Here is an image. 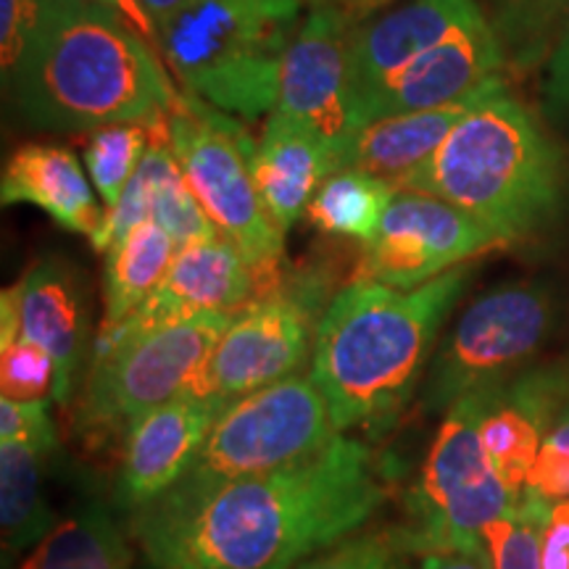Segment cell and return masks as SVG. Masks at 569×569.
Returning a JSON list of instances; mask_svg holds the SVG:
<instances>
[{"mask_svg":"<svg viewBox=\"0 0 569 569\" xmlns=\"http://www.w3.org/2000/svg\"><path fill=\"white\" fill-rule=\"evenodd\" d=\"M390 496L375 448L338 436L298 465L213 486L177 482L134 511L153 569H293L367 522Z\"/></svg>","mask_w":569,"mask_h":569,"instance_id":"cell-1","label":"cell"},{"mask_svg":"<svg viewBox=\"0 0 569 569\" xmlns=\"http://www.w3.org/2000/svg\"><path fill=\"white\" fill-rule=\"evenodd\" d=\"M467 282V264L415 290L353 280L327 303L317 325L309 377L340 432L353 427L386 430L396 422Z\"/></svg>","mask_w":569,"mask_h":569,"instance_id":"cell-2","label":"cell"},{"mask_svg":"<svg viewBox=\"0 0 569 569\" xmlns=\"http://www.w3.org/2000/svg\"><path fill=\"white\" fill-rule=\"evenodd\" d=\"M6 90L27 122L51 132L148 122L180 98L161 53L92 0H53Z\"/></svg>","mask_w":569,"mask_h":569,"instance_id":"cell-3","label":"cell"},{"mask_svg":"<svg viewBox=\"0 0 569 569\" xmlns=\"http://www.w3.org/2000/svg\"><path fill=\"white\" fill-rule=\"evenodd\" d=\"M393 184L465 209L509 243L553 217L561 163L532 113L501 88L475 103L443 146Z\"/></svg>","mask_w":569,"mask_h":569,"instance_id":"cell-4","label":"cell"},{"mask_svg":"<svg viewBox=\"0 0 569 569\" xmlns=\"http://www.w3.org/2000/svg\"><path fill=\"white\" fill-rule=\"evenodd\" d=\"M309 0H188L159 30L182 92L238 119L269 117Z\"/></svg>","mask_w":569,"mask_h":569,"instance_id":"cell-5","label":"cell"},{"mask_svg":"<svg viewBox=\"0 0 569 569\" xmlns=\"http://www.w3.org/2000/svg\"><path fill=\"white\" fill-rule=\"evenodd\" d=\"M167 134L206 217L253 267L261 284L259 298L274 293L282 284L284 232L256 188L251 167L256 146L238 117L180 92L167 111Z\"/></svg>","mask_w":569,"mask_h":569,"instance_id":"cell-6","label":"cell"},{"mask_svg":"<svg viewBox=\"0 0 569 569\" xmlns=\"http://www.w3.org/2000/svg\"><path fill=\"white\" fill-rule=\"evenodd\" d=\"M238 315H201L98 338L77 425L90 438L130 430L148 411L190 393L217 340Z\"/></svg>","mask_w":569,"mask_h":569,"instance_id":"cell-7","label":"cell"},{"mask_svg":"<svg viewBox=\"0 0 569 569\" xmlns=\"http://www.w3.org/2000/svg\"><path fill=\"white\" fill-rule=\"evenodd\" d=\"M493 393L496 388L475 390L446 411L419 486L411 493V530L403 538L407 549L427 553L482 546V530L515 503L480 438V422Z\"/></svg>","mask_w":569,"mask_h":569,"instance_id":"cell-8","label":"cell"},{"mask_svg":"<svg viewBox=\"0 0 569 569\" xmlns=\"http://www.w3.org/2000/svg\"><path fill=\"white\" fill-rule=\"evenodd\" d=\"M343 432L311 377L293 375L227 403L180 482L213 486L298 465Z\"/></svg>","mask_w":569,"mask_h":569,"instance_id":"cell-9","label":"cell"},{"mask_svg":"<svg viewBox=\"0 0 569 569\" xmlns=\"http://www.w3.org/2000/svg\"><path fill=\"white\" fill-rule=\"evenodd\" d=\"M551 322V296L540 284L509 282L482 293L432 353L422 409L448 411L475 390L503 386L543 346Z\"/></svg>","mask_w":569,"mask_h":569,"instance_id":"cell-10","label":"cell"},{"mask_svg":"<svg viewBox=\"0 0 569 569\" xmlns=\"http://www.w3.org/2000/svg\"><path fill=\"white\" fill-rule=\"evenodd\" d=\"M317 301L319 296L284 290L282 282L248 303L217 340L190 396L232 403L293 377L315 343Z\"/></svg>","mask_w":569,"mask_h":569,"instance_id":"cell-11","label":"cell"},{"mask_svg":"<svg viewBox=\"0 0 569 569\" xmlns=\"http://www.w3.org/2000/svg\"><path fill=\"white\" fill-rule=\"evenodd\" d=\"M498 246H507V240L465 209L425 193L398 190L380 230L365 243L356 280L415 290Z\"/></svg>","mask_w":569,"mask_h":569,"instance_id":"cell-12","label":"cell"},{"mask_svg":"<svg viewBox=\"0 0 569 569\" xmlns=\"http://www.w3.org/2000/svg\"><path fill=\"white\" fill-rule=\"evenodd\" d=\"M501 67V38L482 13L461 30L448 34L436 48L425 51L396 77H390L365 103L356 106L351 113V132L382 117L472 101L482 92L503 84L498 77Z\"/></svg>","mask_w":569,"mask_h":569,"instance_id":"cell-13","label":"cell"},{"mask_svg":"<svg viewBox=\"0 0 569 569\" xmlns=\"http://www.w3.org/2000/svg\"><path fill=\"white\" fill-rule=\"evenodd\" d=\"M351 13L343 6H309L284 56L277 113L319 134L332 151L351 134L348 40Z\"/></svg>","mask_w":569,"mask_h":569,"instance_id":"cell-14","label":"cell"},{"mask_svg":"<svg viewBox=\"0 0 569 569\" xmlns=\"http://www.w3.org/2000/svg\"><path fill=\"white\" fill-rule=\"evenodd\" d=\"M259 296L261 284L253 267L230 240L219 234L182 246L153 296L127 322L98 338L184 322L201 315H240Z\"/></svg>","mask_w":569,"mask_h":569,"instance_id":"cell-15","label":"cell"},{"mask_svg":"<svg viewBox=\"0 0 569 569\" xmlns=\"http://www.w3.org/2000/svg\"><path fill=\"white\" fill-rule=\"evenodd\" d=\"M482 17L478 0H403L348 40V109L365 103L425 51Z\"/></svg>","mask_w":569,"mask_h":569,"instance_id":"cell-16","label":"cell"},{"mask_svg":"<svg viewBox=\"0 0 569 569\" xmlns=\"http://www.w3.org/2000/svg\"><path fill=\"white\" fill-rule=\"evenodd\" d=\"M227 403L184 393L127 430L117 501L142 509L184 478Z\"/></svg>","mask_w":569,"mask_h":569,"instance_id":"cell-17","label":"cell"},{"mask_svg":"<svg viewBox=\"0 0 569 569\" xmlns=\"http://www.w3.org/2000/svg\"><path fill=\"white\" fill-rule=\"evenodd\" d=\"M19 284L21 338L46 348L56 361L53 401L67 407L84 348V303L77 274L63 259L48 256Z\"/></svg>","mask_w":569,"mask_h":569,"instance_id":"cell-18","label":"cell"},{"mask_svg":"<svg viewBox=\"0 0 569 569\" xmlns=\"http://www.w3.org/2000/svg\"><path fill=\"white\" fill-rule=\"evenodd\" d=\"M3 206L32 203L46 211L63 230L92 240L106 222V209L96 201L90 174L69 148L61 146H21L6 161L0 177Z\"/></svg>","mask_w":569,"mask_h":569,"instance_id":"cell-19","label":"cell"},{"mask_svg":"<svg viewBox=\"0 0 569 569\" xmlns=\"http://www.w3.org/2000/svg\"><path fill=\"white\" fill-rule=\"evenodd\" d=\"M251 167L267 211L288 232L309 209L319 184L336 172V151L319 134L272 111Z\"/></svg>","mask_w":569,"mask_h":569,"instance_id":"cell-20","label":"cell"},{"mask_svg":"<svg viewBox=\"0 0 569 569\" xmlns=\"http://www.w3.org/2000/svg\"><path fill=\"white\" fill-rule=\"evenodd\" d=\"M501 88L503 84H498V88L482 92L472 101L443 106V109L396 113V117H382L356 127L343 140V146L338 148L336 172L338 169H361V172L386 177L390 182L401 180V177L422 167L443 146L453 124L475 103Z\"/></svg>","mask_w":569,"mask_h":569,"instance_id":"cell-21","label":"cell"},{"mask_svg":"<svg viewBox=\"0 0 569 569\" xmlns=\"http://www.w3.org/2000/svg\"><path fill=\"white\" fill-rule=\"evenodd\" d=\"M177 251L180 248L172 234L153 219L134 227L130 234H124L106 251V317L101 332H111L113 327L127 322L153 296L163 274L172 267Z\"/></svg>","mask_w":569,"mask_h":569,"instance_id":"cell-22","label":"cell"},{"mask_svg":"<svg viewBox=\"0 0 569 569\" xmlns=\"http://www.w3.org/2000/svg\"><path fill=\"white\" fill-rule=\"evenodd\" d=\"M48 453L51 448L30 440L0 443V528L6 559L34 549L59 525L42 496V459Z\"/></svg>","mask_w":569,"mask_h":569,"instance_id":"cell-23","label":"cell"},{"mask_svg":"<svg viewBox=\"0 0 569 569\" xmlns=\"http://www.w3.org/2000/svg\"><path fill=\"white\" fill-rule=\"evenodd\" d=\"M396 196L398 188L386 177L361 169H338L319 184L303 217L319 232L369 243Z\"/></svg>","mask_w":569,"mask_h":569,"instance_id":"cell-24","label":"cell"},{"mask_svg":"<svg viewBox=\"0 0 569 569\" xmlns=\"http://www.w3.org/2000/svg\"><path fill=\"white\" fill-rule=\"evenodd\" d=\"M19 569H134V565L109 511L92 503L56 525Z\"/></svg>","mask_w":569,"mask_h":569,"instance_id":"cell-25","label":"cell"},{"mask_svg":"<svg viewBox=\"0 0 569 569\" xmlns=\"http://www.w3.org/2000/svg\"><path fill=\"white\" fill-rule=\"evenodd\" d=\"M546 436L543 425L509 396L507 386H498L480 422V438L490 465L515 498L528 486Z\"/></svg>","mask_w":569,"mask_h":569,"instance_id":"cell-26","label":"cell"},{"mask_svg":"<svg viewBox=\"0 0 569 569\" xmlns=\"http://www.w3.org/2000/svg\"><path fill=\"white\" fill-rule=\"evenodd\" d=\"M148 122L109 124L90 132L88 146H84V169H88L92 188L101 196L106 211L117 206L146 159L148 146H151V124Z\"/></svg>","mask_w":569,"mask_h":569,"instance_id":"cell-27","label":"cell"},{"mask_svg":"<svg viewBox=\"0 0 569 569\" xmlns=\"http://www.w3.org/2000/svg\"><path fill=\"white\" fill-rule=\"evenodd\" d=\"M551 509L525 488L507 515L482 530L490 569H543V530Z\"/></svg>","mask_w":569,"mask_h":569,"instance_id":"cell-28","label":"cell"},{"mask_svg":"<svg viewBox=\"0 0 569 569\" xmlns=\"http://www.w3.org/2000/svg\"><path fill=\"white\" fill-rule=\"evenodd\" d=\"M56 361L46 348L27 338L0 348V390L11 401H46L53 396Z\"/></svg>","mask_w":569,"mask_h":569,"instance_id":"cell-29","label":"cell"},{"mask_svg":"<svg viewBox=\"0 0 569 569\" xmlns=\"http://www.w3.org/2000/svg\"><path fill=\"white\" fill-rule=\"evenodd\" d=\"M51 6L53 0H0V71L6 88L40 38Z\"/></svg>","mask_w":569,"mask_h":569,"instance_id":"cell-30","label":"cell"},{"mask_svg":"<svg viewBox=\"0 0 569 569\" xmlns=\"http://www.w3.org/2000/svg\"><path fill=\"white\" fill-rule=\"evenodd\" d=\"M569 21V0H507L503 30L515 42H522L525 53L540 51L543 40L561 32Z\"/></svg>","mask_w":569,"mask_h":569,"instance_id":"cell-31","label":"cell"},{"mask_svg":"<svg viewBox=\"0 0 569 569\" xmlns=\"http://www.w3.org/2000/svg\"><path fill=\"white\" fill-rule=\"evenodd\" d=\"M30 440V443L51 448L56 446V425L48 401H0V443Z\"/></svg>","mask_w":569,"mask_h":569,"instance_id":"cell-32","label":"cell"},{"mask_svg":"<svg viewBox=\"0 0 569 569\" xmlns=\"http://www.w3.org/2000/svg\"><path fill=\"white\" fill-rule=\"evenodd\" d=\"M301 569H401L398 549L386 538H359L351 543L338 546L336 551H327Z\"/></svg>","mask_w":569,"mask_h":569,"instance_id":"cell-33","label":"cell"},{"mask_svg":"<svg viewBox=\"0 0 569 569\" xmlns=\"http://www.w3.org/2000/svg\"><path fill=\"white\" fill-rule=\"evenodd\" d=\"M525 488L532 490L538 498H543L549 507H557V503L567 501L569 498V453L565 451V448L543 440V446H540V453L536 459V467H532L528 486Z\"/></svg>","mask_w":569,"mask_h":569,"instance_id":"cell-34","label":"cell"},{"mask_svg":"<svg viewBox=\"0 0 569 569\" xmlns=\"http://www.w3.org/2000/svg\"><path fill=\"white\" fill-rule=\"evenodd\" d=\"M546 101L553 113H569V21L561 27L546 74Z\"/></svg>","mask_w":569,"mask_h":569,"instance_id":"cell-35","label":"cell"},{"mask_svg":"<svg viewBox=\"0 0 569 569\" xmlns=\"http://www.w3.org/2000/svg\"><path fill=\"white\" fill-rule=\"evenodd\" d=\"M543 569H569V498L551 509L546 522Z\"/></svg>","mask_w":569,"mask_h":569,"instance_id":"cell-36","label":"cell"},{"mask_svg":"<svg viewBox=\"0 0 569 569\" xmlns=\"http://www.w3.org/2000/svg\"><path fill=\"white\" fill-rule=\"evenodd\" d=\"M422 569H490V559L486 546H453L427 551Z\"/></svg>","mask_w":569,"mask_h":569,"instance_id":"cell-37","label":"cell"},{"mask_svg":"<svg viewBox=\"0 0 569 569\" xmlns=\"http://www.w3.org/2000/svg\"><path fill=\"white\" fill-rule=\"evenodd\" d=\"M92 3H98L101 9L111 11L113 17L122 19L124 24H130L142 40H148L159 51V30H156L151 17L140 6V0H92Z\"/></svg>","mask_w":569,"mask_h":569,"instance_id":"cell-38","label":"cell"},{"mask_svg":"<svg viewBox=\"0 0 569 569\" xmlns=\"http://www.w3.org/2000/svg\"><path fill=\"white\" fill-rule=\"evenodd\" d=\"M184 3H188V0H140V6L146 9V13L156 24V30H161V27L167 24V21L172 19Z\"/></svg>","mask_w":569,"mask_h":569,"instance_id":"cell-39","label":"cell"},{"mask_svg":"<svg viewBox=\"0 0 569 569\" xmlns=\"http://www.w3.org/2000/svg\"><path fill=\"white\" fill-rule=\"evenodd\" d=\"M546 440H549V443H553V446L565 448V451L569 453V417L561 419V422L553 427L549 436H546Z\"/></svg>","mask_w":569,"mask_h":569,"instance_id":"cell-40","label":"cell"},{"mask_svg":"<svg viewBox=\"0 0 569 569\" xmlns=\"http://www.w3.org/2000/svg\"><path fill=\"white\" fill-rule=\"evenodd\" d=\"M390 3V0H351V6H348V13H367V11H375L380 9V6Z\"/></svg>","mask_w":569,"mask_h":569,"instance_id":"cell-41","label":"cell"},{"mask_svg":"<svg viewBox=\"0 0 569 569\" xmlns=\"http://www.w3.org/2000/svg\"><path fill=\"white\" fill-rule=\"evenodd\" d=\"M319 3H332V6H343V9H348L351 0H309V6H319Z\"/></svg>","mask_w":569,"mask_h":569,"instance_id":"cell-42","label":"cell"},{"mask_svg":"<svg viewBox=\"0 0 569 569\" xmlns=\"http://www.w3.org/2000/svg\"><path fill=\"white\" fill-rule=\"evenodd\" d=\"M567 375H569V372H567Z\"/></svg>","mask_w":569,"mask_h":569,"instance_id":"cell-43","label":"cell"}]
</instances>
